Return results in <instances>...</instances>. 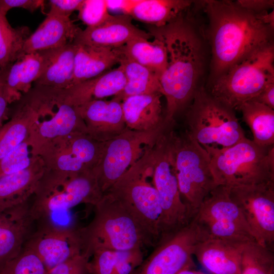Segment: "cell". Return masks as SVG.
<instances>
[{
  "label": "cell",
  "instance_id": "cell-1",
  "mask_svg": "<svg viewBox=\"0 0 274 274\" xmlns=\"http://www.w3.org/2000/svg\"><path fill=\"white\" fill-rule=\"evenodd\" d=\"M209 18L211 48L210 83L272 42L273 10L256 13L230 1L202 2Z\"/></svg>",
  "mask_w": 274,
  "mask_h": 274
},
{
  "label": "cell",
  "instance_id": "cell-2",
  "mask_svg": "<svg viewBox=\"0 0 274 274\" xmlns=\"http://www.w3.org/2000/svg\"><path fill=\"white\" fill-rule=\"evenodd\" d=\"M148 30L152 36L164 43L166 50L167 65L159 81L166 102L164 122L172 126L199 87L204 64L203 44L195 28L183 15L165 26H150Z\"/></svg>",
  "mask_w": 274,
  "mask_h": 274
},
{
  "label": "cell",
  "instance_id": "cell-3",
  "mask_svg": "<svg viewBox=\"0 0 274 274\" xmlns=\"http://www.w3.org/2000/svg\"><path fill=\"white\" fill-rule=\"evenodd\" d=\"M152 148L105 193L110 194L122 204L140 226L150 246L154 247L160 237L161 208L153 182Z\"/></svg>",
  "mask_w": 274,
  "mask_h": 274
},
{
  "label": "cell",
  "instance_id": "cell-4",
  "mask_svg": "<svg viewBox=\"0 0 274 274\" xmlns=\"http://www.w3.org/2000/svg\"><path fill=\"white\" fill-rule=\"evenodd\" d=\"M94 207L91 221L79 228L83 254L90 258L98 249L125 251L150 246L136 221L117 199L104 193Z\"/></svg>",
  "mask_w": 274,
  "mask_h": 274
},
{
  "label": "cell",
  "instance_id": "cell-5",
  "mask_svg": "<svg viewBox=\"0 0 274 274\" xmlns=\"http://www.w3.org/2000/svg\"><path fill=\"white\" fill-rule=\"evenodd\" d=\"M234 111L200 86L186 110L185 133L207 151L229 147L246 138Z\"/></svg>",
  "mask_w": 274,
  "mask_h": 274
},
{
  "label": "cell",
  "instance_id": "cell-6",
  "mask_svg": "<svg viewBox=\"0 0 274 274\" xmlns=\"http://www.w3.org/2000/svg\"><path fill=\"white\" fill-rule=\"evenodd\" d=\"M104 194L92 170L68 173L45 168L33 194L31 214L39 221L81 203L94 206Z\"/></svg>",
  "mask_w": 274,
  "mask_h": 274
},
{
  "label": "cell",
  "instance_id": "cell-7",
  "mask_svg": "<svg viewBox=\"0 0 274 274\" xmlns=\"http://www.w3.org/2000/svg\"><path fill=\"white\" fill-rule=\"evenodd\" d=\"M207 151L217 186L231 187L274 181V145L260 146L246 137L229 147Z\"/></svg>",
  "mask_w": 274,
  "mask_h": 274
},
{
  "label": "cell",
  "instance_id": "cell-8",
  "mask_svg": "<svg viewBox=\"0 0 274 274\" xmlns=\"http://www.w3.org/2000/svg\"><path fill=\"white\" fill-rule=\"evenodd\" d=\"M274 83V47L271 43L234 64L206 90L234 110L254 99L268 84Z\"/></svg>",
  "mask_w": 274,
  "mask_h": 274
},
{
  "label": "cell",
  "instance_id": "cell-9",
  "mask_svg": "<svg viewBox=\"0 0 274 274\" xmlns=\"http://www.w3.org/2000/svg\"><path fill=\"white\" fill-rule=\"evenodd\" d=\"M172 138L179 189L193 219L205 198L217 186L210 156L185 132L177 135L173 130Z\"/></svg>",
  "mask_w": 274,
  "mask_h": 274
},
{
  "label": "cell",
  "instance_id": "cell-10",
  "mask_svg": "<svg viewBox=\"0 0 274 274\" xmlns=\"http://www.w3.org/2000/svg\"><path fill=\"white\" fill-rule=\"evenodd\" d=\"M33 87L36 111L28 137L36 155L55 138L72 132L86 133L76 107L65 102L64 89L37 85Z\"/></svg>",
  "mask_w": 274,
  "mask_h": 274
},
{
  "label": "cell",
  "instance_id": "cell-11",
  "mask_svg": "<svg viewBox=\"0 0 274 274\" xmlns=\"http://www.w3.org/2000/svg\"><path fill=\"white\" fill-rule=\"evenodd\" d=\"M153 182L160 203V239L187 225L193 219L179 189L172 144L166 138L152 148Z\"/></svg>",
  "mask_w": 274,
  "mask_h": 274
},
{
  "label": "cell",
  "instance_id": "cell-12",
  "mask_svg": "<svg viewBox=\"0 0 274 274\" xmlns=\"http://www.w3.org/2000/svg\"><path fill=\"white\" fill-rule=\"evenodd\" d=\"M167 128L136 131L127 128L105 142L99 160L92 169L104 194L155 145Z\"/></svg>",
  "mask_w": 274,
  "mask_h": 274
},
{
  "label": "cell",
  "instance_id": "cell-13",
  "mask_svg": "<svg viewBox=\"0 0 274 274\" xmlns=\"http://www.w3.org/2000/svg\"><path fill=\"white\" fill-rule=\"evenodd\" d=\"M193 219L207 238L245 243L255 242L243 213L231 199L226 186H217L205 198Z\"/></svg>",
  "mask_w": 274,
  "mask_h": 274
},
{
  "label": "cell",
  "instance_id": "cell-14",
  "mask_svg": "<svg viewBox=\"0 0 274 274\" xmlns=\"http://www.w3.org/2000/svg\"><path fill=\"white\" fill-rule=\"evenodd\" d=\"M206 239L193 219L179 230L161 237L132 274H177L185 269L195 268V249Z\"/></svg>",
  "mask_w": 274,
  "mask_h": 274
},
{
  "label": "cell",
  "instance_id": "cell-15",
  "mask_svg": "<svg viewBox=\"0 0 274 274\" xmlns=\"http://www.w3.org/2000/svg\"><path fill=\"white\" fill-rule=\"evenodd\" d=\"M228 188L255 242L274 251V181Z\"/></svg>",
  "mask_w": 274,
  "mask_h": 274
},
{
  "label": "cell",
  "instance_id": "cell-16",
  "mask_svg": "<svg viewBox=\"0 0 274 274\" xmlns=\"http://www.w3.org/2000/svg\"><path fill=\"white\" fill-rule=\"evenodd\" d=\"M104 144L86 133L72 132L49 142L38 155L46 169L68 173L90 170L98 162Z\"/></svg>",
  "mask_w": 274,
  "mask_h": 274
},
{
  "label": "cell",
  "instance_id": "cell-17",
  "mask_svg": "<svg viewBox=\"0 0 274 274\" xmlns=\"http://www.w3.org/2000/svg\"><path fill=\"white\" fill-rule=\"evenodd\" d=\"M24 247L37 254L46 270L83 254L79 228L50 223L35 231Z\"/></svg>",
  "mask_w": 274,
  "mask_h": 274
},
{
  "label": "cell",
  "instance_id": "cell-18",
  "mask_svg": "<svg viewBox=\"0 0 274 274\" xmlns=\"http://www.w3.org/2000/svg\"><path fill=\"white\" fill-rule=\"evenodd\" d=\"M35 221L28 200L0 212V270L22 252Z\"/></svg>",
  "mask_w": 274,
  "mask_h": 274
},
{
  "label": "cell",
  "instance_id": "cell-19",
  "mask_svg": "<svg viewBox=\"0 0 274 274\" xmlns=\"http://www.w3.org/2000/svg\"><path fill=\"white\" fill-rule=\"evenodd\" d=\"M76 108L84 123L87 134L98 142H106L127 128L122 101L116 98L95 100Z\"/></svg>",
  "mask_w": 274,
  "mask_h": 274
},
{
  "label": "cell",
  "instance_id": "cell-20",
  "mask_svg": "<svg viewBox=\"0 0 274 274\" xmlns=\"http://www.w3.org/2000/svg\"><path fill=\"white\" fill-rule=\"evenodd\" d=\"M152 36L140 29L132 22L128 15H112L102 24L80 29L73 43L76 44L116 48L124 46L132 40H146Z\"/></svg>",
  "mask_w": 274,
  "mask_h": 274
},
{
  "label": "cell",
  "instance_id": "cell-21",
  "mask_svg": "<svg viewBox=\"0 0 274 274\" xmlns=\"http://www.w3.org/2000/svg\"><path fill=\"white\" fill-rule=\"evenodd\" d=\"M247 243L207 238L197 245L193 255L209 274H240L242 255Z\"/></svg>",
  "mask_w": 274,
  "mask_h": 274
},
{
  "label": "cell",
  "instance_id": "cell-22",
  "mask_svg": "<svg viewBox=\"0 0 274 274\" xmlns=\"http://www.w3.org/2000/svg\"><path fill=\"white\" fill-rule=\"evenodd\" d=\"M49 50L26 54L1 72L4 89L11 104L16 102L32 88L43 72L48 60Z\"/></svg>",
  "mask_w": 274,
  "mask_h": 274
},
{
  "label": "cell",
  "instance_id": "cell-23",
  "mask_svg": "<svg viewBox=\"0 0 274 274\" xmlns=\"http://www.w3.org/2000/svg\"><path fill=\"white\" fill-rule=\"evenodd\" d=\"M80 29L70 17L49 11L43 21L27 39L23 53L57 48L72 43Z\"/></svg>",
  "mask_w": 274,
  "mask_h": 274
},
{
  "label": "cell",
  "instance_id": "cell-24",
  "mask_svg": "<svg viewBox=\"0 0 274 274\" xmlns=\"http://www.w3.org/2000/svg\"><path fill=\"white\" fill-rule=\"evenodd\" d=\"M161 93L129 96L122 101L126 127L136 131H152L169 127L164 122Z\"/></svg>",
  "mask_w": 274,
  "mask_h": 274
},
{
  "label": "cell",
  "instance_id": "cell-25",
  "mask_svg": "<svg viewBox=\"0 0 274 274\" xmlns=\"http://www.w3.org/2000/svg\"><path fill=\"white\" fill-rule=\"evenodd\" d=\"M126 81L123 70L119 65L96 77L64 89L65 102L78 107L89 101L114 96L123 90Z\"/></svg>",
  "mask_w": 274,
  "mask_h": 274
},
{
  "label": "cell",
  "instance_id": "cell-26",
  "mask_svg": "<svg viewBox=\"0 0 274 274\" xmlns=\"http://www.w3.org/2000/svg\"><path fill=\"white\" fill-rule=\"evenodd\" d=\"M45 169L38 156L28 167L0 177V212L29 200Z\"/></svg>",
  "mask_w": 274,
  "mask_h": 274
},
{
  "label": "cell",
  "instance_id": "cell-27",
  "mask_svg": "<svg viewBox=\"0 0 274 274\" xmlns=\"http://www.w3.org/2000/svg\"><path fill=\"white\" fill-rule=\"evenodd\" d=\"M16 102L10 120L0 127V160L29 136L36 111L33 87Z\"/></svg>",
  "mask_w": 274,
  "mask_h": 274
},
{
  "label": "cell",
  "instance_id": "cell-28",
  "mask_svg": "<svg viewBox=\"0 0 274 274\" xmlns=\"http://www.w3.org/2000/svg\"><path fill=\"white\" fill-rule=\"evenodd\" d=\"M74 44L76 52L73 86L111 70L119 64L124 57L121 47L113 48Z\"/></svg>",
  "mask_w": 274,
  "mask_h": 274
},
{
  "label": "cell",
  "instance_id": "cell-29",
  "mask_svg": "<svg viewBox=\"0 0 274 274\" xmlns=\"http://www.w3.org/2000/svg\"><path fill=\"white\" fill-rule=\"evenodd\" d=\"M76 46L73 42L49 49L48 60L45 70L35 85L59 89L73 86Z\"/></svg>",
  "mask_w": 274,
  "mask_h": 274
},
{
  "label": "cell",
  "instance_id": "cell-30",
  "mask_svg": "<svg viewBox=\"0 0 274 274\" xmlns=\"http://www.w3.org/2000/svg\"><path fill=\"white\" fill-rule=\"evenodd\" d=\"M192 3V1L187 0H134L127 15L159 27L183 15Z\"/></svg>",
  "mask_w": 274,
  "mask_h": 274
},
{
  "label": "cell",
  "instance_id": "cell-31",
  "mask_svg": "<svg viewBox=\"0 0 274 274\" xmlns=\"http://www.w3.org/2000/svg\"><path fill=\"white\" fill-rule=\"evenodd\" d=\"M154 38L152 42L142 38L132 40L121 48L125 57L147 68L160 79L167 65V52L164 43Z\"/></svg>",
  "mask_w": 274,
  "mask_h": 274
},
{
  "label": "cell",
  "instance_id": "cell-32",
  "mask_svg": "<svg viewBox=\"0 0 274 274\" xmlns=\"http://www.w3.org/2000/svg\"><path fill=\"white\" fill-rule=\"evenodd\" d=\"M119 64L123 70L126 81L123 90L114 98L122 101L131 96L158 92L162 94L159 77L149 69L124 56Z\"/></svg>",
  "mask_w": 274,
  "mask_h": 274
},
{
  "label": "cell",
  "instance_id": "cell-33",
  "mask_svg": "<svg viewBox=\"0 0 274 274\" xmlns=\"http://www.w3.org/2000/svg\"><path fill=\"white\" fill-rule=\"evenodd\" d=\"M238 110L251 129L255 143L262 146L274 145V109L250 100L243 104Z\"/></svg>",
  "mask_w": 274,
  "mask_h": 274
},
{
  "label": "cell",
  "instance_id": "cell-34",
  "mask_svg": "<svg viewBox=\"0 0 274 274\" xmlns=\"http://www.w3.org/2000/svg\"><path fill=\"white\" fill-rule=\"evenodd\" d=\"M31 35L26 26L13 27L6 15L0 13V72L23 55L24 44Z\"/></svg>",
  "mask_w": 274,
  "mask_h": 274
},
{
  "label": "cell",
  "instance_id": "cell-35",
  "mask_svg": "<svg viewBox=\"0 0 274 274\" xmlns=\"http://www.w3.org/2000/svg\"><path fill=\"white\" fill-rule=\"evenodd\" d=\"M240 274H274V251L251 242L242 255Z\"/></svg>",
  "mask_w": 274,
  "mask_h": 274
},
{
  "label": "cell",
  "instance_id": "cell-36",
  "mask_svg": "<svg viewBox=\"0 0 274 274\" xmlns=\"http://www.w3.org/2000/svg\"><path fill=\"white\" fill-rule=\"evenodd\" d=\"M29 137L0 160V177L28 167L38 157Z\"/></svg>",
  "mask_w": 274,
  "mask_h": 274
},
{
  "label": "cell",
  "instance_id": "cell-37",
  "mask_svg": "<svg viewBox=\"0 0 274 274\" xmlns=\"http://www.w3.org/2000/svg\"><path fill=\"white\" fill-rule=\"evenodd\" d=\"M46 271L37 254L24 247L18 256L7 262L0 270V274H46Z\"/></svg>",
  "mask_w": 274,
  "mask_h": 274
},
{
  "label": "cell",
  "instance_id": "cell-38",
  "mask_svg": "<svg viewBox=\"0 0 274 274\" xmlns=\"http://www.w3.org/2000/svg\"><path fill=\"white\" fill-rule=\"evenodd\" d=\"M79 18L87 25L99 26L111 18L106 0H83L79 9Z\"/></svg>",
  "mask_w": 274,
  "mask_h": 274
},
{
  "label": "cell",
  "instance_id": "cell-39",
  "mask_svg": "<svg viewBox=\"0 0 274 274\" xmlns=\"http://www.w3.org/2000/svg\"><path fill=\"white\" fill-rule=\"evenodd\" d=\"M118 253L108 249L94 251L91 255L92 259L87 264L89 274H111L115 269Z\"/></svg>",
  "mask_w": 274,
  "mask_h": 274
},
{
  "label": "cell",
  "instance_id": "cell-40",
  "mask_svg": "<svg viewBox=\"0 0 274 274\" xmlns=\"http://www.w3.org/2000/svg\"><path fill=\"white\" fill-rule=\"evenodd\" d=\"M142 249L136 248L119 251L114 271L117 274H132L144 260Z\"/></svg>",
  "mask_w": 274,
  "mask_h": 274
},
{
  "label": "cell",
  "instance_id": "cell-41",
  "mask_svg": "<svg viewBox=\"0 0 274 274\" xmlns=\"http://www.w3.org/2000/svg\"><path fill=\"white\" fill-rule=\"evenodd\" d=\"M89 258L84 255L76 263L57 265L47 270L46 274H89L87 268Z\"/></svg>",
  "mask_w": 274,
  "mask_h": 274
},
{
  "label": "cell",
  "instance_id": "cell-42",
  "mask_svg": "<svg viewBox=\"0 0 274 274\" xmlns=\"http://www.w3.org/2000/svg\"><path fill=\"white\" fill-rule=\"evenodd\" d=\"M45 1L42 0H0V13L5 15L12 8H23L33 12L44 6Z\"/></svg>",
  "mask_w": 274,
  "mask_h": 274
},
{
  "label": "cell",
  "instance_id": "cell-43",
  "mask_svg": "<svg viewBox=\"0 0 274 274\" xmlns=\"http://www.w3.org/2000/svg\"><path fill=\"white\" fill-rule=\"evenodd\" d=\"M48 2L49 12L70 17L73 12L79 10L83 0H50Z\"/></svg>",
  "mask_w": 274,
  "mask_h": 274
},
{
  "label": "cell",
  "instance_id": "cell-44",
  "mask_svg": "<svg viewBox=\"0 0 274 274\" xmlns=\"http://www.w3.org/2000/svg\"><path fill=\"white\" fill-rule=\"evenodd\" d=\"M235 2L239 6L256 13L268 11L274 6L273 0H238Z\"/></svg>",
  "mask_w": 274,
  "mask_h": 274
},
{
  "label": "cell",
  "instance_id": "cell-45",
  "mask_svg": "<svg viewBox=\"0 0 274 274\" xmlns=\"http://www.w3.org/2000/svg\"><path fill=\"white\" fill-rule=\"evenodd\" d=\"M274 109V83L266 86L253 100Z\"/></svg>",
  "mask_w": 274,
  "mask_h": 274
},
{
  "label": "cell",
  "instance_id": "cell-46",
  "mask_svg": "<svg viewBox=\"0 0 274 274\" xmlns=\"http://www.w3.org/2000/svg\"><path fill=\"white\" fill-rule=\"evenodd\" d=\"M9 102L4 89L1 74H0V127L7 116Z\"/></svg>",
  "mask_w": 274,
  "mask_h": 274
},
{
  "label": "cell",
  "instance_id": "cell-47",
  "mask_svg": "<svg viewBox=\"0 0 274 274\" xmlns=\"http://www.w3.org/2000/svg\"><path fill=\"white\" fill-rule=\"evenodd\" d=\"M177 274H209L208 272L201 270H196L195 268L185 269L181 270Z\"/></svg>",
  "mask_w": 274,
  "mask_h": 274
},
{
  "label": "cell",
  "instance_id": "cell-48",
  "mask_svg": "<svg viewBox=\"0 0 274 274\" xmlns=\"http://www.w3.org/2000/svg\"><path fill=\"white\" fill-rule=\"evenodd\" d=\"M111 274H117L115 271H114Z\"/></svg>",
  "mask_w": 274,
  "mask_h": 274
},
{
  "label": "cell",
  "instance_id": "cell-49",
  "mask_svg": "<svg viewBox=\"0 0 274 274\" xmlns=\"http://www.w3.org/2000/svg\"><path fill=\"white\" fill-rule=\"evenodd\" d=\"M1 73L0 72V74H1Z\"/></svg>",
  "mask_w": 274,
  "mask_h": 274
}]
</instances>
